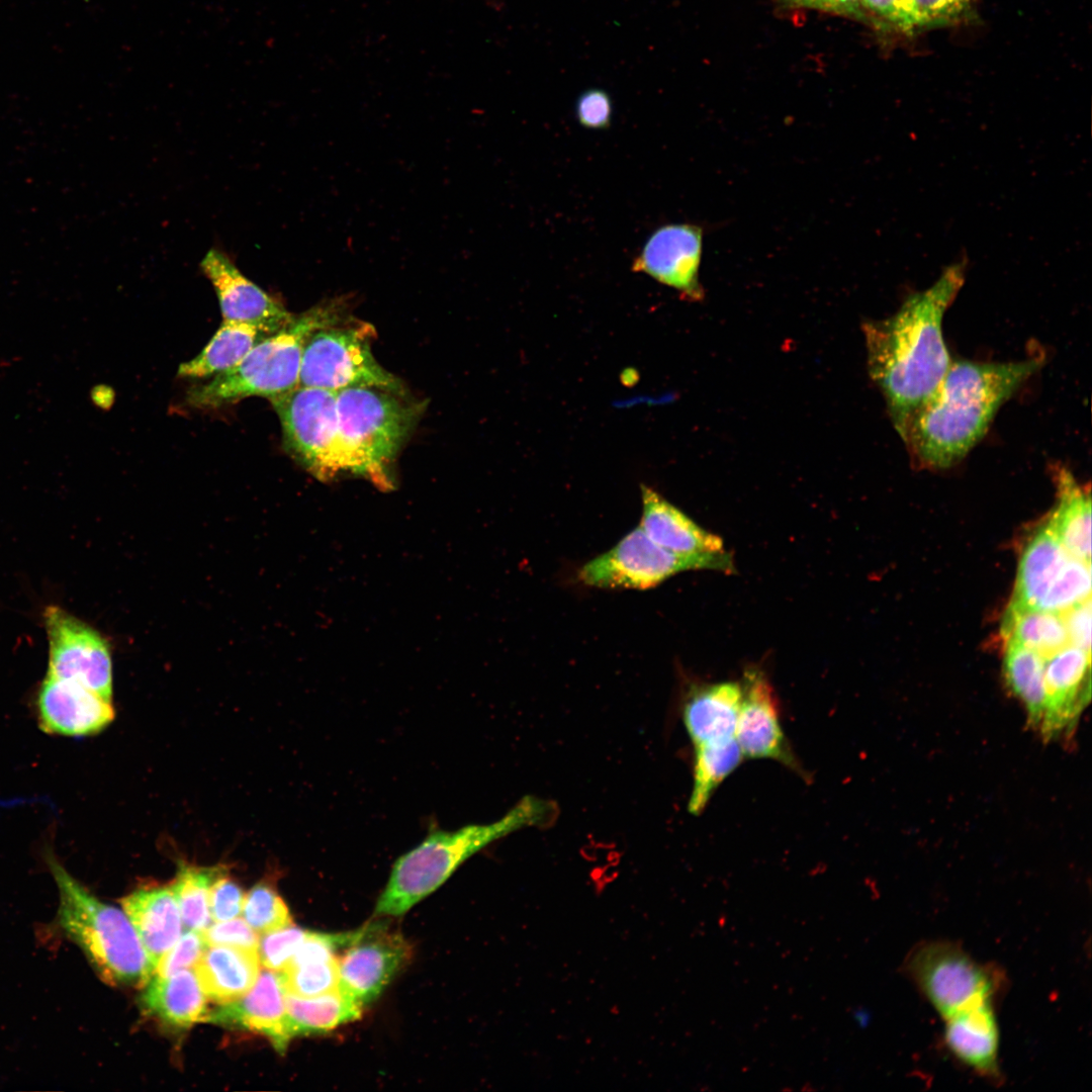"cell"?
<instances>
[{"label":"cell","mask_w":1092,"mask_h":1092,"mask_svg":"<svg viewBox=\"0 0 1092 1092\" xmlns=\"http://www.w3.org/2000/svg\"><path fill=\"white\" fill-rule=\"evenodd\" d=\"M965 266L947 268L930 288L912 294L892 316L866 323L868 367L899 435L933 393L951 359L942 320L964 282Z\"/></svg>","instance_id":"obj_1"},{"label":"cell","mask_w":1092,"mask_h":1092,"mask_svg":"<svg viewBox=\"0 0 1092 1092\" xmlns=\"http://www.w3.org/2000/svg\"><path fill=\"white\" fill-rule=\"evenodd\" d=\"M1041 364V357L1000 363L951 361L939 385L900 434L912 461L931 469L961 461L984 437L1000 406Z\"/></svg>","instance_id":"obj_2"},{"label":"cell","mask_w":1092,"mask_h":1092,"mask_svg":"<svg viewBox=\"0 0 1092 1092\" xmlns=\"http://www.w3.org/2000/svg\"><path fill=\"white\" fill-rule=\"evenodd\" d=\"M551 804L527 796L502 818L455 830L433 827L392 866L375 905V917H398L436 891L469 857L490 843L527 826L549 820Z\"/></svg>","instance_id":"obj_3"},{"label":"cell","mask_w":1092,"mask_h":1092,"mask_svg":"<svg viewBox=\"0 0 1092 1092\" xmlns=\"http://www.w3.org/2000/svg\"><path fill=\"white\" fill-rule=\"evenodd\" d=\"M350 318L341 299L325 301L294 315L288 326L260 340L235 367L193 387L188 402L195 407L217 408L250 396L271 399L291 391L299 384L308 337L320 328Z\"/></svg>","instance_id":"obj_4"},{"label":"cell","mask_w":1092,"mask_h":1092,"mask_svg":"<svg viewBox=\"0 0 1092 1092\" xmlns=\"http://www.w3.org/2000/svg\"><path fill=\"white\" fill-rule=\"evenodd\" d=\"M49 866L59 889L57 922L65 935L106 983L145 986L154 969L124 911L93 896L54 857Z\"/></svg>","instance_id":"obj_5"},{"label":"cell","mask_w":1092,"mask_h":1092,"mask_svg":"<svg viewBox=\"0 0 1092 1092\" xmlns=\"http://www.w3.org/2000/svg\"><path fill=\"white\" fill-rule=\"evenodd\" d=\"M406 394L372 386L337 392L339 430L350 472L377 485H392V466L424 412Z\"/></svg>","instance_id":"obj_6"},{"label":"cell","mask_w":1092,"mask_h":1092,"mask_svg":"<svg viewBox=\"0 0 1092 1092\" xmlns=\"http://www.w3.org/2000/svg\"><path fill=\"white\" fill-rule=\"evenodd\" d=\"M902 971L942 1019L979 1000L996 999L1006 984L996 965L979 963L948 940L915 945Z\"/></svg>","instance_id":"obj_7"},{"label":"cell","mask_w":1092,"mask_h":1092,"mask_svg":"<svg viewBox=\"0 0 1092 1092\" xmlns=\"http://www.w3.org/2000/svg\"><path fill=\"white\" fill-rule=\"evenodd\" d=\"M374 336L372 325L352 318L315 330L303 348L298 385L335 392L372 386L406 394L400 380L373 356Z\"/></svg>","instance_id":"obj_8"},{"label":"cell","mask_w":1092,"mask_h":1092,"mask_svg":"<svg viewBox=\"0 0 1092 1092\" xmlns=\"http://www.w3.org/2000/svg\"><path fill=\"white\" fill-rule=\"evenodd\" d=\"M279 418L287 453L313 476L350 472L337 414V392L306 386L269 399Z\"/></svg>","instance_id":"obj_9"},{"label":"cell","mask_w":1092,"mask_h":1092,"mask_svg":"<svg viewBox=\"0 0 1092 1092\" xmlns=\"http://www.w3.org/2000/svg\"><path fill=\"white\" fill-rule=\"evenodd\" d=\"M698 569L728 574L735 572V565L727 551L702 555L670 552L650 540L637 527L609 551L581 566L577 578L581 583L595 587L646 589L678 572Z\"/></svg>","instance_id":"obj_10"},{"label":"cell","mask_w":1092,"mask_h":1092,"mask_svg":"<svg viewBox=\"0 0 1092 1092\" xmlns=\"http://www.w3.org/2000/svg\"><path fill=\"white\" fill-rule=\"evenodd\" d=\"M351 931L337 954L339 990L362 1008L375 1001L412 959L413 947L392 929L387 917H377Z\"/></svg>","instance_id":"obj_11"},{"label":"cell","mask_w":1092,"mask_h":1092,"mask_svg":"<svg viewBox=\"0 0 1092 1092\" xmlns=\"http://www.w3.org/2000/svg\"><path fill=\"white\" fill-rule=\"evenodd\" d=\"M43 623L51 676L75 682L112 701V665L106 640L59 606H48Z\"/></svg>","instance_id":"obj_12"},{"label":"cell","mask_w":1092,"mask_h":1092,"mask_svg":"<svg viewBox=\"0 0 1092 1092\" xmlns=\"http://www.w3.org/2000/svg\"><path fill=\"white\" fill-rule=\"evenodd\" d=\"M740 684L742 699L735 739L743 755L779 761L805 778L784 734L777 698L765 673L747 669Z\"/></svg>","instance_id":"obj_13"},{"label":"cell","mask_w":1092,"mask_h":1092,"mask_svg":"<svg viewBox=\"0 0 1092 1092\" xmlns=\"http://www.w3.org/2000/svg\"><path fill=\"white\" fill-rule=\"evenodd\" d=\"M200 267L215 290L223 321L250 324L271 335L294 318L278 300L248 279L221 251L210 249Z\"/></svg>","instance_id":"obj_14"},{"label":"cell","mask_w":1092,"mask_h":1092,"mask_svg":"<svg viewBox=\"0 0 1092 1092\" xmlns=\"http://www.w3.org/2000/svg\"><path fill=\"white\" fill-rule=\"evenodd\" d=\"M702 245L703 233L697 225H662L648 238L631 268L680 291L690 299H699L703 295L699 282Z\"/></svg>","instance_id":"obj_15"},{"label":"cell","mask_w":1092,"mask_h":1092,"mask_svg":"<svg viewBox=\"0 0 1092 1092\" xmlns=\"http://www.w3.org/2000/svg\"><path fill=\"white\" fill-rule=\"evenodd\" d=\"M1091 653L1068 644L1044 659L1045 713L1039 732L1046 739L1072 729L1090 700Z\"/></svg>","instance_id":"obj_16"},{"label":"cell","mask_w":1092,"mask_h":1092,"mask_svg":"<svg viewBox=\"0 0 1092 1092\" xmlns=\"http://www.w3.org/2000/svg\"><path fill=\"white\" fill-rule=\"evenodd\" d=\"M40 728L51 734L87 736L114 719L112 701L75 682L46 675L37 693Z\"/></svg>","instance_id":"obj_17"},{"label":"cell","mask_w":1092,"mask_h":1092,"mask_svg":"<svg viewBox=\"0 0 1092 1092\" xmlns=\"http://www.w3.org/2000/svg\"><path fill=\"white\" fill-rule=\"evenodd\" d=\"M285 996L279 973L264 969L245 995L208 1011L203 1021L263 1034L279 1054H284L292 1039L287 1029Z\"/></svg>","instance_id":"obj_18"},{"label":"cell","mask_w":1092,"mask_h":1092,"mask_svg":"<svg viewBox=\"0 0 1092 1092\" xmlns=\"http://www.w3.org/2000/svg\"><path fill=\"white\" fill-rule=\"evenodd\" d=\"M995 999L979 1000L943 1019V1043L949 1054L983 1079L999 1084V1026Z\"/></svg>","instance_id":"obj_19"},{"label":"cell","mask_w":1092,"mask_h":1092,"mask_svg":"<svg viewBox=\"0 0 1092 1092\" xmlns=\"http://www.w3.org/2000/svg\"><path fill=\"white\" fill-rule=\"evenodd\" d=\"M154 971L182 933V918L170 886L139 889L121 901Z\"/></svg>","instance_id":"obj_20"},{"label":"cell","mask_w":1092,"mask_h":1092,"mask_svg":"<svg viewBox=\"0 0 1092 1092\" xmlns=\"http://www.w3.org/2000/svg\"><path fill=\"white\" fill-rule=\"evenodd\" d=\"M643 511L639 527L660 547L677 554L725 552L723 540L701 528L654 489L642 485Z\"/></svg>","instance_id":"obj_21"},{"label":"cell","mask_w":1092,"mask_h":1092,"mask_svg":"<svg viewBox=\"0 0 1092 1092\" xmlns=\"http://www.w3.org/2000/svg\"><path fill=\"white\" fill-rule=\"evenodd\" d=\"M742 699L741 684L695 685L682 705V721L694 745L735 737Z\"/></svg>","instance_id":"obj_22"},{"label":"cell","mask_w":1092,"mask_h":1092,"mask_svg":"<svg viewBox=\"0 0 1092 1092\" xmlns=\"http://www.w3.org/2000/svg\"><path fill=\"white\" fill-rule=\"evenodd\" d=\"M349 931H308L288 964L278 972L286 993L312 997L339 987L337 954L348 941Z\"/></svg>","instance_id":"obj_23"},{"label":"cell","mask_w":1092,"mask_h":1092,"mask_svg":"<svg viewBox=\"0 0 1092 1092\" xmlns=\"http://www.w3.org/2000/svg\"><path fill=\"white\" fill-rule=\"evenodd\" d=\"M143 1011L173 1029H186L203 1021L207 996L195 972L181 970L171 976L153 975L140 997Z\"/></svg>","instance_id":"obj_24"},{"label":"cell","mask_w":1092,"mask_h":1092,"mask_svg":"<svg viewBox=\"0 0 1092 1092\" xmlns=\"http://www.w3.org/2000/svg\"><path fill=\"white\" fill-rule=\"evenodd\" d=\"M1073 557L1048 525H1043L1021 555L1010 607L1038 610Z\"/></svg>","instance_id":"obj_25"},{"label":"cell","mask_w":1092,"mask_h":1092,"mask_svg":"<svg viewBox=\"0 0 1092 1092\" xmlns=\"http://www.w3.org/2000/svg\"><path fill=\"white\" fill-rule=\"evenodd\" d=\"M260 965L258 950L208 945L194 972L207 998L224 1004L242 997L255 985Z\"/></svg>","instance_id":"obj_26"},{"label":"cell","mask_w":1092,"mask_h":1092,"mask_svg":"<svg viewBox=\"0 0 1092 1092\" xmlns=\"http://www.w3.org/2000/svg\"><path fill=\"white\" fill-rule=\"evenodd\" d=\"M1058 504L1048 527L1075 557L1091 563V498L1064 467L1055 468Z\"/></svg>","instance_id":"obj_27"},{"label":"cell","mask_w":1092,"mask_h":1092,"mask_svg":"<svg viewBox=\"0 0 1092 1092\" xmlns=\"http://www.w3.org/2000/svg\"><path fill=\"white\" fill-rule=\"evenodd\" d=\"M264 334L256 326L222 321V324L207 345L191 360L182 363L178 376L184 378H206L235 367L263 338Z\"/></svg>","instance_id":"obj_28"},{"label":"cell","mask_w":1092,"mask_h":1092,"mask_svg":"<svg viewBox=\"0 0 1092 1092\" xmlns=\"http://www.w3.org/2000/svg\"><path fill=\"white\" fill-rule=\"evenodd\" d=\"M285 1004L291 1038L329 1032L359 1019L363 1009L339 988L312 997L286 993Z\"/></svg>","instance_id":"obj_29"},{"label":"cell","mask_w":1092,"mask_h":1092,"mask_svg":"<svg viewBox=\"0 0 1092 1092\" xmlns=\"http://www.w3.org/2000/svg\"><path fill=\"white\" fill-rule=\"evenodd\" d=\"M1003 670L1012 693L1024 705L1029 723L1039 731L1045 713L1044 659L1027 647L1007 641Z\"/></svg>","instance_id":"obj_30"},{"label":"cell","mask_w":1092,"mask_h":1092,"mask_svg":"<svg viewBox=\"0 0 1092 1092\" xmlns=\"http://www.w3.org/2000/svg\"><path fill=\"white\" fill-rule=\"evenodd\" d=\"M1002 632L1007 641L1027 647L1043 659L1070 644L1062 615L1055 612L1009 606Z\"/></svg>","instance_id":"obj_31"},{"label":"cell","mask_w":1092,"mask_h":1092,"mask_svg":"<svg viewBox=\"0 0 1092 1092\" xmlns=\"http://www.w3.org/2000/svg\"><path fill=\"white\" fill-rule=\"evenodd\" d=\"M694 746V783L688 810L699 815L719 785L736 769L744 755L735 737Z\"/></svg>","instance_id":"obj_32"},{"label":"cell","mask_w":1092,"mask_h":1092,"mask_svg":"<svg viewBox=\"0 0 1092 1092\" xmlns=\"http://www.w3.org/2000/svg\"><path fill=\"white\" fill-rule=\"evenodd\" d=\"M224 872V867H198L179 863L171 888L174 892L183 925L187 929L203 931L209 924V894L214 881Z\"/></svg>","instance_id":"obj_33"},{"label":"cell","mask_w":1092,"mask_h":1092,"mask_svg":"<svg viewBox=\"0 0 1092 1092\" xmlns=\"http://www.w3.org/2000/svg\"><path fill=\"white\" fill-rule=\"evenodd\" d=\"M243 915L251 928L261 934L293 923L286 903L267 881L256 884L245 896Z\"/></svg>","instance_id":"obj_34"},{"label":"cell","mask_w":1092,"mask_h":1092,"mask_svg":"<svg viewBox=\"0 0 1092 1092\" xmlns=\"http://www.w3.org/2000/svg\"><path fill=\"white\" fill-rule=\"evenodd\" d=\"M308 931L291 923L263 933L258 945L261 965L265 969L280 972L299 948Z\"/></svg>","instance_id":"obj_35"},{"label":"cell","mask_w":1092,"mask_h":1092,"mask_svg":"<svg viewBox=\"0 0 1092 1092\" xmlns=\"http://www.w3.org/2000/svg\"><path fill=\"white\" fill-rule=\"evenodd\" d=\"M207 946L201 931H184L159 962L153 975L167 977L194 967Z\"/></svg>","instance_id":"obj_36"},{"label":"cell","mask_w":1092,"mask_h":1092,"mask_svg":"<svg viewBox=\"0 0 1092 1092\" xmlns=\"http://www.w3.org/2000/svg\"><path fill=\"white\" fill-rule=\"evenodd\" d=\"M972 0H910L916 28L958 22L971 9Z\"/></svg>","instance_id":"obj_37"},{"label":"cell","mask_w":1092,"mask_h":1092,"mask_svg":"<svg viewBox=\"0 0 1092 1092\" xmlns=\"http://www.w3.org/2000/svg\"><path fill=\"white\" fill-rule=\"evenodd\" d=\"M867 20L874 24L911 32L916 29L910 0H862Z\"/></svg>","instance_id":"obj_38"},{"label":"cell","mask_w":1092,"mask_h":1092,"mask_svg":"<svg viewBox=\"0 0 1092 1092\" xmlns=\"http://www.w3.org/2000/svg\"><path fill=\"white\" fill-rule=\"evenodd\" d=\"M245 894L226 872L212 884L209 894V914L214 922L236 918L242 911Z\"/></svg>","instance_id":"obj_39"},{"label":"cell","mask_w":1092,"mask_h":1092,"mask_svg":"<svg viewBox=\"0 0 1092 1092\" xmlns=\"http://www.w3.org/2000/svg\"><path fill=\"white\" fill-rule=\"evenodd\" d=\"M202 935L208 945H225L258 950L259 936L245 919L233 918L207 926Z\"/></svg>","instance_id":"obj_40"},{"label":"cell","mask_w":1092,"mask_h":1092,"mask_svg":"<svg viewBox=\"0 0 1092 1092\" xmlns=\"http://www.w3.org/2000/svg\"><path fill=\"white\" fill-rule=\"evenodd\" d=\"M612 101L610 96L601 89H589L583 92L576 102V117L578 122L592 129H604L610 126L612 120Z\"/></svg>","instance_id":"obj_41"},{"label":"cell","mask_w":1092,"mask_h":1092,"mask_svg":"<svg viewBox=\"0 0 1092 1092\" xmlns=\"http://www.w3.org/2000/svg\"><path fill=\"white\" fill-rule=\"evenodd\" d=\"M1060 614L1070 644L1091 653V599H1087Z\"/></svg>","instance_id":"obj_42"},{"label":"cell","mask_w":1092,"mask_h":1092,"mask_svg":"<svg viewBox=\"0 0 1092 1092\" xmlns=\"http://www.w3.org/2000/svg\"><path fill=\"white\" fill-rule=\"evenodd\" d=\"M786 8L815 9L834 14L866 19L862 0H776ZM867 20V19H866Z\"/></svg>","instance_id":"obj_43"}]
</instances>
